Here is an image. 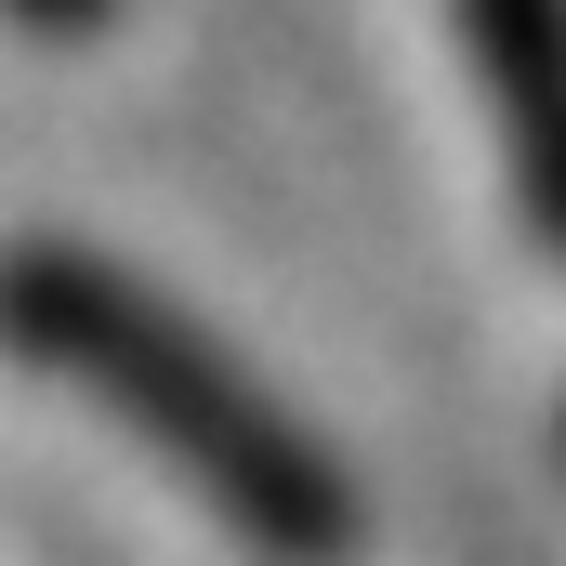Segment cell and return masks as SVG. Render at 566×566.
<instances>
[{
  "label": "cell",
  "mask_w": 566,
  "mask_h": 566,
  "mask_svg": "<svg viewBox=\"0 0 566 566\" xmlns=\"http://www.w3.org/2000/svg\"><path fill=\"white\" fill-rule=\"evenodd\" d=\"M461 53H474L527 238L566 251V0H461Z\"/></svg>",
  "instance_id": "7a4b0ae2"
},
{
  "label": "cell",
  "mask_w": 566,
  "mask_h": 566,
  "mask_svg": "<svg viewBox=\"0 0 566 566\" xmlns=\"http://www.w3.org/2000/svg\"><path fill=\"white\" fill-rule=\"evenodd\" d=\"M0 27H27V40H106L119 0H0Z\"/></svg>",
  "instance_id": "3957f363"
},
{
  "label": "cell",
  "mask_w": 566,
  "mask_h": 566,
  "mask_svg": "<svg viewBox=\"0 0 566 566\" xmlns=\"http://www.w3.org/2000/svg\"><path fill=\"white\" fill-rule=\"evenodd\" d=\"M0 356H27L40 382L93 396L145 461H171L264 566H356V474L329 461V434L303 422L277 382H251L133 264L66 251V238H13L0 251Z\"/></svg>",
  "instance_id": "6da1fadb"
}]
</instances>
